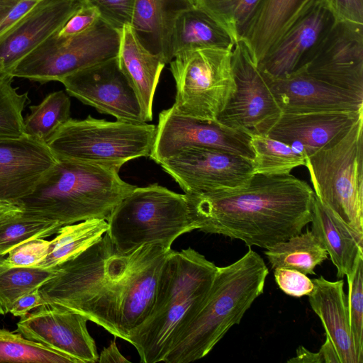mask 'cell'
<instances>
[{
    "instance_id": "obj_1",
    "label": "cell",
    "mask_w": 363,
    "mask_h": 363,
    "mask_svg": "<svg viewBox=\"0 0 363 363\" xmlns=\"http://www.w3.org/2000/svg\"><path fill=\"white\" fill-rule=\"evenodd\" d=\"M172 250L146 245L122 252L106 233L55 267V274L40 287V294L45 303L79 313L126 341L149 315L162 269Z\"/></svg>"
},
{
    "instance_id": "obj_2",
    "label": "cell",
    "mask_w": 363,
    "mask_h": 363,
    "mask_svg": "<svg viewBox=\"0 0 363 363\" xmlns=\"http://www.w3.org/2000/svg\"><path fill=\"white\" fill-rule=\"evenodd\" d=\"M194 230L269 249L311 223L315 194L293 174H254L240 188L185 194Z\"/></svg>"
},
{
    "instance_id": "obj_3",
    "label": "cell",
    "mask_w": 363,
    "mask_h": 363,
    "mask_svg": "<svg viewBox=\"0 0 363 363\" xmlns=\"http://www.w3.org/2000/svg\"><path fill=\"white\" fill-rule=\"evenodd\" d=\"M217 269L191 247L172 251L162 269L149 315L126 340L137 350L140 362H163L176 337L203 305Z\"/></svg>"
},
{
    "instance_id": "obj_4",
    "label": "cell",
    "mask_w": 363,
    "mask_h": 363,
    "mask_svg": "<svg viewBox=\"0 0 363 363\" xmlns=\"http://www.w3.org/2000/svg\"><path fill=\"white\" fill-rule=\"evenodd\" d=\"M269 269L251 248L239 259L218 267L208 296L173 341L163 362L188 363L207 355L262 294Z\"/></svg>"
},
{
    "instance_id": "obj_5",
    "label": "cell",
    "mask_w": 363,
    "mask_h": 363,
    "mask_svg": "<svg viewBox=\"0 0 363 363\" xmlns=\"http://www.w3.org/2000/svg\"><path fill=\"white\" fill-rule=\"evenodd\" d=\"M118 172L99 164L57 160L33 193L17 204L62 226L89 219L107 220L114 208L136 187L123 181Z\"/></svg>"
},
{
    "instance_id": "obj_6",
    "label": "cell",
    "mask_w": 363,
    "mask_h": 363,
    "mask_svg": "<svg viewBox=\"0 0 363 363\" xmlns=\"http://www.w3.org/2000/svg\"><path fill=\"white\" fill-rule=\"evenodd\" d=\"M106 233L118 250L143 245L171 249L174 241L194 230L186 196L154 184L135 187L113 210Z\"/></svg>"
},
{
    "instance_id": "obj_7",
    "label": "cell",
    "mask_w": 363,
    "mask_h": 363,
    "mask_svg": "<svg viewBox=\"0 0 363 363\" xmlns=\"http://www.w3.org/2000/svg\"><path fill=\"white\" fill-rule=\"evenodd\" d=\"M315 196L363 235V116L306 160Z\"/></svg>"
},
{
    "instance_id": "obj_8",
    "label": "cell",
    "mask_w": 363,
    "mask_h": 363,
    "mask_svg": "<svg viewBox=\"0 0 363 363\" xmlns=\"http://www.w3.org/2000/svg\"><path fill=\"white\" fill-rule=\"evenodd\" d=\"M156 125L108 121L91 116L69 118L47 141L57 160H74L120 170L126 162L150 155Z\"/></svg>"
},
{
    "instance_id": "obj_9",
    "label": "cell",
    "mask_w": 363,
    "mask_h": 363,
    "mask_svg": "<svg viewBox=\"0 0 363 363\" xmlns=\"http://www.w3.org/2000/svg\"><path fill=\"white\" fill-rule=\"evenodd\" d=\"M231 48H206L176 55L169 62L176 84L172 105L179 113L216 121L235 84Z\"/></svg>"
},
{
    "instance_id": "obj_10",
    "label": "cell",
    "mask_w": 363,
    "mask_h": 363,
    "mask_svg": "<svg viewBox=\"0 0 363 363\" xmlns=\"http://www.w3.org/2000/svg\"><path fill=\"white\" fill-rule=\"evenodd\" d=\"M121 32L101 18L90 29L69 38H48L12 69L13 77L46 83L117 57Z\"/></svg>"
},
{
    "instance_id": "obj_11",
    "label": "cell",
    "mask_w": 363,
    "mask_h": 363,
    "mask_svg": "<svg viewBox=\"0 0 363 363\" xmlns=\"http://www.w3.org/2000/svg\"><path fill=\"white\" fill-rule=\"evenodd\" d=\"M191 147L220 150L250 160L254 155L247 133L229 128L216 121L181 114L173 106L162 111L149 157L160 164Z\"/></svg>"
},
{
    "instance_id": "obj_12",
    "label": "cell",
    "mask_w": 363,
    "mask_h": 363,
    "mask_svg": "<svg viewBox=\"0 0 363 363\" xmlns=\"http://www.w3.org/2000/svg\"><path fill=\"white\" fill-rule=\"evenodd\" d=\"M185 194L234 189L253 176L252 160L216 149H184L160 164Z\"/></svg>"
},
{
    "instance_id": "obj_13",
    "label": "cell",
    "mask_w": 363,
    "mask_h": 363,
    "mask_svg": "<svg viewBox=\"0 0 363 363\" xmlns=\"http://www.w3.org/2000/svg\"><path fill=\"white\" fill-rule=\"evenodd\" d=\"M232 69L235 89L216 121L233 130L255 133L281 111L241 40L233 49Z\"/></svg>"
},
{
    "instance_id": "obj_14",
    "label": "cell",
    "mask_w": 363,
    "mask_h": 363,
    "mask_svg": "<svg viewBox=\"0 0 363 363\" xmlns=\"http://www.w3.org/2000/svg\"><path fill=\"white\" fill-rule=\"evenodd\" d=\"M72 96L117 121L146 123L136 93L117 57L70 74L60 80Z\"/></svg>"
},
{
    "instance_id": "obj_15",
    "label": "cell",
    "mask_w": 363,
    "mask_h": 363,
    "mask_svg": "<svg viewBox=\"0 0 363 363\" xmlns=\"http://www.w3.org/2000/svg\"><path fill=\"white\" fill-rule=\"evenodd\" d=\"M300 69L363 95V24L336 21Z\"/></svg>"
},
{
    "instance_id": "obj_16",
    "label": "cell",
    "mask_w": 363,
    "mask_h": 363,
    "mask_svg": "<svg viewBox=\"0 0 363 363\" xmlns=\"http://www.w3.org/2000/svg\"><path fill=\"white\" fill-rule=\"evenodd\" d=\"M88 319L55 303H45L17 323L15 332L24 337L66 354L79 363L98 362L95 341L90 335Z\"/></svg>"
},
{
    "instance_id": "obj_17",
    "label": "cell",
    "mask_w": 363,
    "mask_h": 363,
    "mask_svg": "<svg viewBox=\"0 0 363 363\" xmlns=\"http://www.w3.org/2000/svg\"><path fill=\"white\" fill-rule=\"evenodd\" d=\"M336 21L325 0H314L258 64L271 77H282L303 67Z\"/></svg>"
},
{
    "instance_id": "obj_18",
    "label": "cell",
    "mask_w": 363,
    "mask_h": 363,
    "mask_svg": "<svg viewBox=\"0 0 363 363\" xmlns=\"http://www.w3.org/2000/svg\"><path fill=\"white\" fill-rule=\"evenodd\" d=\"M283 113L363 111V95L318 79L299 69L274 77L263 73Z\"/></svg>"
},
{
    "instance_id": "obj_19",
    "label": "cell",
    "mask_w": 363,
    "mask_h": 363,
    "mask_svg": "<svg viewBox=\"0 0 363 363\" xmlns=\"http://www.w3.org/2000/svg\"><path fill=\"white\" fill-rule=\"evenodd\" d=\"M57 160L47 143L25 134L0 139V201L16 203L33 193Z\"/></svg>"
},
{
    "instance_id": "obj_20",
    "label": "cell",
    "mask_w": 363,
    "mask_h": 363,
    "mask_svg": "<svg viewBox=\"0 0 363 363\" xmlns=\"http://www.w3.org/2000/svg\"><path fill=\"white\" fill-rule=\"evenodd\" d=\"M84 4L82 0H40L13 28L0 36V75L60 30Z\"/></svg>"
},
{
    "instance_id": "obj_21",
    "label": "cell",
    "mask_w": 363,
    "mask_h": 363,
    "mask_svg": "<svg viewBox=\"0 0 363 363\" xmlns=\"http://www.w3.org/2000/svg\"><path fill=\"white\" fill-rule=\"evenodd\" d=\"M363 111L283 113L257 132L283 142L306 158L345 132Z\"/></svg>"
},
{
    "instance_id": "obj_22",
    "label": "cell",
    "mask_w": 363,
    "mask_h": 363,
    "mask_svg": "<svg viewBox=\"0 0 363 363\" xmlns=\"http://www.w3.org/2000/svg\"><path fill=\"white\" fill-rule=\"evenodd\" d=\"M313 289L308 296L311 308L319 317L340 363H360L350 330L344 281H330L323 276L312 279Z\"/></svg>"
},
{
    "instance_id": "obj_23",
    "label": "cell",
    "mask_w": 363,
    "mask_h": 363,
    "mask_svg": "<svg viewBox=\"0 0 363 363\" xmlns=\"http://www.w3.org/2000/svg\"><path fill=\"white\" fill-rule=\"evenodd\" d=\"M313 1H260L239 39L257 65Z\"/></svg>"
},
{
    "instance_id": "obj_24",
    "label": "cell",
    "mask_w": 363,
    "mask_h": 363,
    "mask_svg": "<svg viewBox=\"0 0 363 363\" xmlns=\"http://www.w3.org/2000/svg\"><path fill=\"white\" fill-rule=\"evenodd\" d=\"M193 0H134L130 26L141 44L169 63L175 22L184 11L194 6Z\"/></svg>"
},
{
    "instance_id": "obj_25",
    "label": "cell",
    "mask_w": 363,
    "mask_h": 363,
    "mask_svg": "<svg viewBox=\"0 0 363 363\" xmlns=\"http://www.w3.org/2000/svg\"><path fill=\"white\" fill-rule=\"evenodd\" d=\"M117 58L136 93L145 121H151L155 94L166 64L141 44L130 25L121 30Z\"/></svg>"
},
{
    "instance_id": "obj_26",
    "label": "cell",
    "mask_w": 363,
    "mask_h": 363,
    "mask_svg": "<svg viewBox=\"0 0 363 363\" xmlns=\"http://www.w3.org/2000/svg\"><path fill=\"white\" fill-rule=\"evenodd\" d=\"M311 232L321 242L337 269V277L349 276L363 256V235L348 225L315 196L311 221Z\"/></svg>"
},
{
    "instance_id": "obj_27",
    "label": "cell",
    "mask_w": 363,
    "mask_h": 363,
    "mask_svg": "<svg viewBox=\"0 0 363 363\" xmlns=\"http://www.w3.org/2000/svg\"><path fill=\"white\" fill-rule=\"evenodd\" d=\"M235 41L213 18L196 6L177 18L172 36L174 57L182 52L206 48H233Z\"/></svg>"
},
{
    "instance_id": "obj_28",
    "label": "cell",
    "mask_w": 363,
    "mask_h": 363,
    "mask_svg": "<svg viewBox=\"0 0 363 363\" xmlns=\"http://www.w3.org/2000/svg\"><path fill=\"white\" fill-rule=\"evenodd\" d=\"M272 269L287 268L305 274H315V268L327 258L328 252L311 230L299 233L264 251Z\"/></svg>"
},
{
    "instance_id": "obj_29",
    "label": "cell",
    "mask_w": 363,
    "mask_h": 363,
    "mask_svg": "<svg viewBox=\"0 0 363 363\" xmlns=\"http://www.w3.org/2000/svg\"><path fill=\"white\" fill-rule=\"evenodd\" d=\"M107 230L108 223L104 219H89L62 226L57 235L50 240L46 257L37 267L51 269L58 266L91 246Z\"/></svg>"
},
{
    "instance_id": "obj_30",
    "label": "cell",
    "mask_w": 363,
    "mask_h": 363,
    "mask_svg": "<svg viewBox=\"0 0 363 363\" xmlns=\"http://www.w3.org/2000/svg\"><path fill=\"white\" fill-rule=\"evenodd\" d=\"M254 174H286L306 164V157L287 144L259 133H248Z\"/></svg>"
},
{
    "instance_id": "obj_31",
    "label": "cell",
    "mask_w": 363,
    "mask_h": 363,
    "mask_svg": "<svg viewBox=\"0 0 363 363\" xmlns=\"http://www.w3.org/2000/svg\"><path fill=\"white\" fill-rule=\"evenodd\" d=\"M55 274V267H5L0 264V314L10 312L22 296L40 288Z\"/></svg>"
},
{
    "instance_id": "obj_32",
    "label": "cell",
    "mask_w": 363,
    "mask_h": 363,
    "mask_svg": "<svg viewBox=\"0 0 363 363\" xmlns=\"http://www.w3.org/2000/svg\"><path fill=\"white\" fill-rule=\"evenodd\" d=\"M71 101L62 90L49 94L38 105L29 107L24 119L25 133L46 143L55 131L70 117Z\"/></svg>"
},
{
    "instance_id": "obj_33",
    "label": "cell",
    "mask_w": 363,
    "mask_h": 363,
    "mask_svg": "<svg viewBox=\"0 0 363 363\" xmlns=\"http://www.w3.org/2000/svg\"><path fill=\"white\" fill-rule=\"evenodd\" d=\"M0 362L79 363L66 354L5 329H0Z\"/></svg>"
},
{
    "instance_id": "obj_34",
    "label": "cell",
    "mask_w": 363,
    "mask_h": 363,
    "mask_svg": "<svg viewBox=\"0 0 363 363\" xmlns=\"http://www.w3.org/2000/svg\"><path fill=\"white\" fill-rule=\"evenodd\" d=\"M62 225L52 220L25 211L0 225V259L17 245L35 238L57 233Z\"/></svg>"
},
{
    "instance_id": "obj_35",
    "label": "cell",
    "mask_w": 363,
    "mask_h": 363,
    "mask_svg": "<svg viewBox=\"0 0 363 363\" xmlns=\"http://www.w3.org/2000/svg\"><path fill=\"white\" fill-rule=\"evenodd\" d=\"M230 35L235 43L252 18L261 0H193Z\"/></svg>"
},
{
    "instance_id": "obj_36",
    "label": "cell",
    "mask_w": 363,
    "mask_h": 363,
    "mask_svg": "<svg viewBox=\"0 0 363 363\" xmlns=\"http://www.w3.org/2000/svg\"><path fill=\"white\" fill-rule=\"evenodd\" d=\"M13 77L0 75V139L24 135L23 111L29 98L27 92L20 94L13 86Z\"/></svg>"
},
{
    "instance_id": "obj_37",
    "label": "cell",
    "mask_w": 363,
    "mask_h": 363,
    "mask_svg": "<svg viewBox=\"0 0 363 363\" xmlns=\"http://www.w3.org/2000/svg\"><path fill=\"white\" fill-rule=\"evenodd\" d=\"M349 320L354 347L360 363L363 362V256L355 262L347 277Z\"/></svg>"
},
{
    "instance_id": "obj_38",
    "label": "cell",
    "mask_w": 363,
    "mask_h": 363,
    "mask_svg": "<svg viewBox=\"0 0 363 363\" xmlns=\"http://www.w3.org/2000/svg\"><path fill=\"white\" fill-rule=\"evenodd\" d=\"M50 241L35 238L17 245L0 259L5 267H37L47 256Z\"/></svg>"
},
{
    "instance_id": "obj_39",
    "label": "cell",
    "mask_w": 363,
    "mask_h": 363,
    "mask_svg": "<svg viewBox=\"0 0 363 363\" xmlns=\"http://www.w3.org/2000/svg\"><path fill=\"white\" fill-rule=\"evenodd\" d=\"M82 1L84 4L95 8L101 20L121 32L123 27L131 23L134 0H82Z\"/></svg>"
},
{
    "instance_id": "obj_40",
    "label": "cell",
    "mask_w": 363,
    "mask_h": 363,
    "mask_svg": "<svg viewBox=\"0 0 363 363\" xmlns=\"http://www.w3.org/2000/svg\"><path fill=\"white\" fill-rule=\"evenodd\" d=\"M274 275L279 289L289 296L296 298L308 296L313 289L312 280L297 270L276 268Z\"/></svg>"
},
{
    "instance_id": "obj_41",
    "label": "cell",
    "mask_w": 363,
    "mask_h": 363,
    "mask_svg": "<svg viewBox=\"0 0 363 363\" xmlns=\"http://www.w3.org/2000/svg\"><path fill=\"white\" fill-rule=\"evenodd\" d=\"M100 19L96 9L83 4L57 32L59 37L69 38L86 32Z\"/></svg>"
},
{
    "instance_id": "obj_42",
    "label": "cell",
    "mask_w": 363,
    "mask_h": 363,
    "mask_svg": "<svg viewBox=\"0 0 363 363\" xmlns=\"http://www.w3.org/2000/svg\"><path fill=\"white\" fill-rule=\"evenodd\" d=\"M336 21L363 24V0H325Z\"/></svg>"
},
{
    "instance_id": "obj_43",
    "label": "cell",
    "mask_w": 363,
    "mask_h": 363,
    "mask_svg": "<svg viewBox=\"0 0 363 363\" xmlns=\"http://www.w3.org/2000/svg\"><path fill=\"white\" fill-rule=\"evenodd\" d=\"M40 0H19L0 21V36L19 22Z\"/></svg>"
},
{
    "instance_id": "obj_44",
    "label": "cell",
    "mask_w": 363,
    "mask_h": 363,
    "mask_svg": "<svg viewBox=\"0 0 363 363\" xmlns=\"http://www.w3.org/2000/svg\"><path fill=\"white\" fill-rule=\"evenodd\" d=\"M39 289L33 290L20 297L14 303L9 313L14 316L21 318L30 313L31 310L45 303L40 294Z\"/></svg>"
},
{
    "instance_id": "obj_45",
    "label": "cell",
    "mask_w": 363,
    "mask_h": 363,
    "mask_svg": "<svg viewBox=\"0 0 363 363\" xmlns=\"http://www.w3.org/2000/svg\"><path fill=\"white\" fill-rule=\"evenodd\" d=\"M98 362L104 363H124L130 362L119 352L115 341H113L107 347H104L99 355Z\"/></svg>"
},
{
    "instance_id": "obj_46",
    "label": "cell",
    "mask_w": 363,
    "mask_h": 363,
    "mask_svg": "<svg viewBox=\"0 0 363 363\" xmlns=\"http://www.w3.org/2000/svg\"><path fill=\"white\" fill-rule=\"evenodd\" d=\"M292 363H323V358L319 352H312L303 346L296 350V356L287 361Z\"/></svg>"
},
{
    "instance_id": "obj_47",
    "label": "cell",
    "mask_w": 363,
    "mask_h": 363,
    "mask_svg": "<svg viewBox=\"0 0 363 363\" xmlns=\"http://www.w3.org/2000/svg\"><path fill=\"white\" fill-rule=\"evenodd\" d=\"M23 211L16 203L0 201V225L14 218Z\"/></svg>"
},
{
    "instance_id": "obj_48",
    "label": "cell",
    "mask_w": 363,
    "mask_h": 363,
    "mask_svg": "<svg viewBox=\"0 0 363 363\" xmlns=\"http://www.w3.org/2000/svg\"><path fill=\"white\" fill-rule=\"evenodd\" d=\"M319 351L323 358V363H340L336 350L328 337H325V341Z\"/></svg>"
},
{
    "instance_id": "obj_49",
    "label": "cell",
    "mask_w": 363,
    "mask_h": 363,
    "mask_svg": "<svg viewBox=\"0 0 363 363\" xmlns=\"http://www.w3.org/2000/svg\"><path fill=\"white\" fill-rule=\"evenodd\" d=\"M19 1V0H0V21Z\"/></svg>"
}]
</instances>
